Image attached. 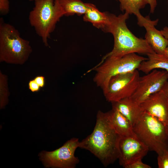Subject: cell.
I'll list each match as a JSON object with an SVG mask.
<instances>
[{
	"instance_id": "6da1fadb",
	"label": "cell",
	"mask_w": 168,
	"mask_h": 168,
	"mask_svg": "<svg viewBox=\"0 0 168 168\" xmlns=\"http://www.w3.org/2000/svg\"><path fill=\"white\" fill-rule=\"evenodd\" d=\"M121 137L114 128L110 111L103 112L99 110L92 133L80 142L79 147L90 151L107 167L118 159Z\"/></svg>"
},
{
	"instance_id": "7a4b0ae2",
	"label": "cell",
	"mask_w": 168,
	"mask_h": 168,
	"mask_svg": "<svg viewBox=\"0 0 168 168\" xmlns=\"http://www.w3.org/2000/svg\"><path fill=\"white\" fill-rule=\"evenodd\" d=\"M108 15L109 22L103 31L113 35L114 45L112 50L102 59L120 57L133 53L147 55L154 52L145 39L137 37L128 28L126 21L129 14L125 12L117 16L108 12Z\"/></svg>"
},
{
	"instance_id": "3957f363",
	"label": "cell",
	"mask_w": 168,
	"mask_h": 168,
	"mask_svg": "<svg viewBox=\"0 0 168 168\" xmlns=\"http://www.w3.org/2000/svg\"><path fill=\"white\" fill-rule=\"evenodd\" d=\"M29 41L22 38L12 25L0 19V61L23 64L32 52Z\"/></svg>"
},
{
	"instance_id": "277c9868",
	"label": "cell",
	"mask_w": 168,
	"mask_h": 168,
	"mask_svg": "<svg viewBox=\"0 0 168 168\" xmlns=\"http://www.w3.org/2000/svg\"><path fill=\"white\" fill-rule=\"evenodd\" d=\"M30 12L29 20L44 45L49 46L48 39L56 24L65 12L58 0H37Z\"/></svg>"
},
{
	"instance_id": "5b68a950",
	"label": "cell",
	"mask_w": 168,
	"mask_h": 168,
	"mask_svg": "<svg viewBox=\"0 0 168 168\" xmlns=\"http://www.w3.org/2000/svg\"><path fill=\"white\" fill-rule=\"evenodd\" d=\"M133 128L135 134L149 150L158 155L168 151V134L165 126L158 118L142 112Z\"/></svg>"
},
{
	"instance_id": "8992f818",
	"label": "cell",
	"mask_w": 168,
	"mask_h": 168,
	"mask_svg": "<svg viewBox=\"0 0 168 168\" xmlns=\"http://www.w3.org/2000/svg\"><path fill=\"white\" fill-rule=\"evenodd\" d=\"M147 59V58L135 53L120 57H109L102 59L94 68L96 71L93 79L94 82L103 91L106 88L112 77L137 69L141 62Z\"/></svg>"
},
{
	"instance_id": "52a82bcc",
	"label": "cell",
	"mask_w": 168,
	"mask_h": 168,
	"mask_svg": "<svg viewBox=\"0 0 168 168\" xmlns=\"http://www.w3.org/2000/svg\"><path fill=\"white\" fill-rule=\"evenodd\" d=\"M80 142L78 138H72L53 151L41 152L39 155L40 159L46 168H74L79 162L74 154Z\"/></svg>"
},
{
	"instance_id": "ba28073f",
	"label": "cell",
	"mask_w": 168,
	"mask_h": 168,
	"mask_svg": "<svg viewBox=\"0 0 168 168\" xmlns=\"http://www.w3.org/2000/svg\"><path fill=\"white\" fill-rule=\"evenodd\" d=\"M140 77L138 69L112 77L103 90L106 100L112 103L131 97L137 88Z\"/></svg>"
},
{
	"instance_id": "9c48e42d",
	"label": "cell",
	"mask_w": 168,
	"mask_h": 168,
	"mask_svg": "<svg viewBox=\"0 0 168 168\" xmlns=\"http://www.w3.org/2000/svg\"><path fill=\"white\" fill-rule=\"evenodd\" d=\"M168 80V72L154 69L140 77L137 88L131 97L138 104L161 91Z\"/></svg>"
},
{
	"instance_id": "30bf717a",
	"label": "cell",
	"mask_w": 168,
	"mask_h": 168,
	"mask_svg": "<svg viewBox=\"0 0 168 168\" xmlns=\"http://www.w3.org/2000/svg\"><path fill=\"white\" fill-rule=\"evenodd\" d=\"M120 165L125 167L139 158H142L149 150L136 136H122L119 143Z\"/></svg>"
},
{
	"instance_id": "8fae6325",
	"label": "cell",
	"mask_w": 168,
	"mask_h": 168,
	"mask_svg": "<svg viewBox=\"0 0 168 168\" xmlns=\"http://www.w3.org/2000/svg\"><path fill=\"white\" fill-rule=\"evenodd\" d=\"M139 106L142 112L157 118L165 126L168 124V99L162 91L150 95Z\"/></svg>"
},
{
	"instance_id": "7c38bea8",
	"label": "cell",
	"mask_w": 168,
	"mask_h": 168,
	"mask_svg": "<svg viewBox=\"0 0 168 168\" xmlns=\"http://www.w3.org/2000/svg\"><path fill=\"white\" fill-rule=\"evenodd\" d=\"M158 21V19L151 21L149 19L143 24L142 27L146 30L145 39L153 51L157 54L164 55L168 44V39L163 35L161 31L155 27Z\"/></svg>"
},
{
	"instance_id": "4fadbf2b",
	"label": "cell",
	"mask_w": 168,
	"mask_h": 168,
	"mask_svg": "<svg viewBox=\"0 0 168 168\" xmlns=\"http://www.w3.org/2000/svg\"><path fill=\"white\" fill-rule=\"evenodd\" d=\"M112 103V107L117 109L125 117L133 126L138 120L142 112L139 104L131 97Z\"/></svg>"
},
{
	"instance_id": "5bb4252c",
	"label": "cell",
	"mask_w": 168,
	"mask_h": 168,
	"mask_svg": "<svg viewBox=\"0 0 168 168\" xmlns=\"http://www.w3.org/2000/svg\"><path fill=\"white\" fill-rule=\"evenodd\" d=\"M147 59L142 61L138 70L147 74L157 69H162L168 72V58L165 55L154 52L147 55Z\"/></svg>"
},
{
	"instance_id": "9a60e30c",
	"label": "cell",
	"mask_w": 168,
	"mask_h": 168,
	"mask_svg": "<svg viewBox=\"0 0 168 168\" xmlns=\"http://www.w3.org/2000/svg\"><path fill=\"white\" fill-rule=\"evenodd\" d=\"M110 112L112 125L118 133L121 136H136L130 122L119 110L112 107Z\"/></svg>"
},
{
	"instance_id": "2e32d148",
	"label": "cell",
	"mask_w": 168,
	"mask_h": 168,
	"mask_svg": "<svg viewBox=\"0 0 168 168\" xmlns=\"http://www.w3.org/2000/svg\"><path fill=\"white\" fill-rule=\"evenodd\" d=\"M87 8L84 15L83 20L91 23L96 28L103 30L109 22L108 12H100L92 3H87Z\"/></svg>"
},
{
	"instance_id": "e0dca14e",
	"label": "cell",
	"mask_w": 168,
	"mask_h": 168,
	"mask_svg": "<svg viewBox=\"0 0 168 168\" xmlns=\"http://www.w3.org/2000/svg\"><path fill=\"white\" fill-rule=\"evenodd\" d=\"M120 3V8L130 14H133L137 17L138 24L140 25L145 17L140 13V10L147 4L146 0H116Z\"/></svg>"
},
{
	"instance_id": "ac0fdd59",
	"label": "cell",
	"mask_w": 168,
	"mask_h": 168,
	"mask_svg": "<svg viewBox=\"0 0 168 168\" xmlns=\"http://www.w3.org/2000/svg\"><path fill=\"white\" fill-rule=\"evenodd\" d=\"M65 12V16L75 14L78 15H84L87 8V3H84L80 0H58Z\"/></svg>"
},
{
	"instance_id": "d6986e66",
	"label": "cell",
	"mask_w": 168,
	"mask_h": 168,
	"mask_svg": "<svg viewBox=\"0 0 168 168\" xmlns=\"http://www.w3.org/2000/svg\"><path fill=\"white\" fill-rule=\"evenodd\" d=\"M9 91L8 88L7 77L0 73V109L4 108L8 102Z\"/></svg>"
},
{
	"instance_id": "ffe728a7",
	"label": "cell",
	"mask_w": 168,
	"mask_h": 168,
	"mask_svg": "<svg viewBox=\"0 0 168 168\" xmlns=\"http://www.w3.org/2000/svg\"><path fill=\"white\" fill-rule=\"evenodd\" d=\"M157 163L159 168H168V151L158 155Z\"/></svg>"
},
{
	"instance_id": "44dd1931",
	"label": "cell",
	"mask_w": 168,
	"mask_h": 168,
	"mask_svg": "<svg viewBox=\"0 0 168 168\" xmlns=\"http://www.w3.org/2000/svg\"><path fill=\"white\" fill-rule=\"evenodd\" d=\"M142 158L138 159L127 165L125 168H151L150 166L143 163Z\"/></svg>"
},
{
	"instance_id": "7402d4cb",
	"label": "cell",
	"mask_w": 168,
	"mask_h": 168,
	"mask_svg": "<svg viewBox=\"0 0 168 168\" xmlns=\"http://www.w3.org/2000/svg\"><path fill=\"white\" fill-rule=\"evenodd\" d=\"M8 0H0V13L2 15L7 14L9 11Z\"/></svg>"
},
{
	"instance_id": "603a6c76",
	"label": "cell",
	"mask_w": 168,
	"mask_h": 168,
	"mask_svg": "<svg viewBox=\"0 0 168 168\" xmlns=\"http://www.w3.org/2000/svg\"><path fill=\"white\" fill-rule=\"evenodd\" d=\"M28 86L29 89L32 92L39 91L40 87L34 80L29 81Z\"/></svg>"
},
{
	"instance_id": "cb8c5ba5",
	"label": "cell",
	"mask_w": 168,
	"mask_h": 168,
	"mask_svg": "<svg viewBox=\"0 0 168 168\" xmlns=\"http://www.w3.org/2000/svg\"><path fill=\"white\" fill-rule=\"evenodd\" d=\"M147 4H149L150 6V12L153 13L157 6V3L156 0H146Z\"/></svg>"
},
{
	"instance_id": "d4e9b609",
	"label": "cell",
	"mask_w": 168,
	"mask_h": 168,
	"mask_svg": "<svg viewBox=\"0 0 168 168\" xmlns=\"http://www.w3.org/2000/svg\"><path fill=\"white\" fill-rule=\"evenodd\" d=\"M34 80L40 87H42L44 86V77L43 76H37L35 78Z\"/></svg>"
},
{
	"instance_id": "484cf974",
	"label": "cell",
	"mask_w": 168,
	"mask_h": 168,
	"mask_svg": "<svg viewBox=\"0 0 168 168\" xmlns=\"http://www.w3.org/2000/svg\"><path fill=\"white\" fill-rule=\"evenodd\" d=\"M161 90L163 92L168 99V80L164 84Z\"/></svg>"
},
{
	"instance_id": "4316f807",
	"label": "cell",
	"mask_w": 168,
	"mask_h": 168,
	"mask_svg": "<svg viewBox=\"0 0 168 168\" xmlns=\"http://www.w3.org/2000/svg\"><path fill=\"white\" fill-rule=\"evenodd\" d=\"M161 31L163 35L166 38L168 39V27L165 26Z\"/></svg>"
},
{
	"instance_id": "83f0119b",
	"label": "cell",
	"mask_w": 168,
	"mask_h": 168,
	"mask_svg": "<svg viewBox=\"0 0 168 168\" xmlns=\"http://www.w3.org/2000/svg\"><path fill=\"white\" fill-rule=\"evenodd\" d=\"M164 55L168 58V44L165 50Z\"/></svg>"
},
{
	"instance_id": "f1b7e54d",
	"label": "cell",
	"mask_w": 168,
	"mask_h": 168,
	"mask_svg": "<svg viewBox=\"0 0 168 168\" xmlns=\"http://www.w3.org/2000/svg\"><path fill=\"white\" fill-rule=\"evenodd\" d=\"M165 127L166 132L167 134H168V124L165 126Z\"/></svg>"
},
{
	"instance_id": "f546056e",
	"label": "cell",
	"mask_w": 168,
	"mask_h": 168,
	"mask_svg": "<svg viewBox=\"0 0 168 168\" xmlns=\"http://www.w3.org/2000/svg\"><path fill=\"white\" fill-rule=\"evenodd\" d=\"M30 1H36L37 0H29Z\"/></svg>"
},
{
	"instance_id": "4dcf8cb0",
	"label": "cell",
	"mask_w": 168,
	"mask_h": 168,
	"mask_svg": "<svg viewBox=\"0 0 168 168\" xmlns=\"http://www.w3.org/2000/svg\"><path fill=\"white\" fill-rule=\"evenodd\" d=\"M167 2H168V0H167Z\"/></svg>"
}]
</instances>
